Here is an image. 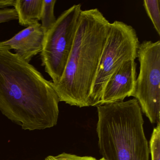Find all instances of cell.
I'll list each match as a JSON object with an SVG mask.
<instances>
[{"label": "cell", "mask_w": 160, "mask_h": 160, "mask_svg": "<svg viewBox=\"0 0 160 160\" xmlns=\"http://www.w3.org/2000/svg\"><path fill=\"white\" fill-rule=\"evenodd\" d=\"M59 99L52 82L9 48L0 46V111L25 130L57 125Z\"/></svg>", "instance_id": "obj_1"}, {"label": "cell", "mask_w": 160, "mask_h": 160, "mask_svg": "<svg viewBox=\"0 0 160 160\" xmlns=\"http://www.w3.org/2000/svg\"><path fill=\"white\" fill-rule=\"evenodd\" d=\"M110 23L98 9L82 11L65 70L53 87L60 102L89 107V96Z\"/></svg>", "instance_id": "obj_2"}, {"label": "cell", "mask_w": 160, "mask_h": 160, "mask_svg": "<svg viewBox=\"0 0 160 160\" xmlns=\"http://www.w3.org/2000/svg\"><path fill=\"white\" fill-rule=\"evenodd\" d=\"M96 132L105 160H149L141 108L136 99L97 106Z\"/></svg>", "instance_id": "obj_3"}, {"label": "cell", "mask_w": 160, "mask_h": 160, "mask_svg": "<svg viewBox=\"0 0 160 160\" xmlns=\"http://www.w3.org/2000/svg\"><path fill=\"white\" fill-rule=\"evenodd\" d=\"M139 43L136 31L121 21L110 23L105 44L89 96V107L99 105L105 86L124 62L138 58Z\"/></svg>", "instance_id": "obj_4"}, {"label": "cell", "mask_w": 160, "mask_h": 160, "mask_svg": "<svg viewBox=\"0 0 160 160\" xmlns=\"http://www.w3.org/2000/svg\"><path fill=\"white\" fill-rule=\"evenodd\" d=\"M82 11L80 4H75L64 11L45 35L41 60L53 84L60 80L64 72Z\"/></svg>", "instance_id": "obj_5"}, {"label": "cell", "mask_w": 160, "mask_h": 160, "mask_svg": "<svg viewBox=\"0 0 160 160\" xmlns=\"http://www.w3.org/2000/svg\"><path fill=\"white\" fill-rule=\"evenodd\" d=\"M137 58L139 72L133 97L151 123H157L160 118V41H143Z\"/></svg>", "instance_id": "obj_6"}, {"label": "cell", "mask_w": 160, "mask_h": 160, "mask_svg": "<svg viewBox=\"0 0 160 160\" xmlns=\"http://www.w3.org/2000/svg\"><path fill=\"white\" fill-rule=\"evenodd\" d=\"M137 66L135 60L129 61L114 72L105 86L100 105L121 102L126 97H133L137 78Z\"/></svg>", "instance_id": "obj_7"}, {"label": "cell", "mask_w": 160, "mask_h": 160, "mask_svg": "<svg viewBox=\"0 0 160 160\" xmlns=\"http://www.w3.org/2000/svg\"><path fill=\"white\" fill-rule=\"evenodd\" d=\"M45 35L41 24L37 22L22 30L11 39L0 42V46L13 49L30 63L33 57L42 52Z\"/></svg>", "instance_id": "obj_8"}, {"label": "cell", "mask_w": 160, "mask_h": 160, "mask_svg": "<svg viewBox=\"0 0 160 160\" xmlns=\"http://www.w3.org/2000/svg\"><path fill=\"white\" fill-rule=\"evenodd\" d=\"M43 0H16L15 10L17 13L18 23L23 27H29L41 19Z\"/></svg>", "instance_id": "obj_9"}, {"label": "cell", "mask_w": 160, "mask_h": 160, "mask_svg": "<svg viewBox=\"0 0 160 160\" xmlns=\"http://www.w3.org/2000/svg\"><path fill=\"white\" fill-rule=\"evenodd\" d=\"M56 2V0H43V6L41 20L42 21L41 25L45 33L52 28L57 20L54 14V9Z\"/></svg>", "instance_id": "obj_10"}, {"label": "cell", "mask_w": 160, "mask_h": 160, "mask_svg": "<svg viewBox=\"0 0 160 160\" xmlns=\"http://www.w3.org/2000/svg\"><path fill=\"white\" fill-rule=\"evenodd\" d=\"M160 0H145L143 6L154 29L160 35Z\"/></svg>", "instance_id": "obj_11"}, {"label": "cell", "mask_w": 160, "mask_h": 160, "mask_svg": "<svg viewBox=\"0 0 160 160\" xmlns=\"http://www.w3.org/2000/svg\"><path fill=\"white\" fill-rule=\"evenodd\" d=\"M160 122L153 129L149 142L151 160H160Z\"/></svg>", "instance_id": "obj_12"}, {"label": "cell", "mask_w": 160, "mask_h": 160, "mask_svg": "<svg viewBox=\"0 0 160 160\" xmlns=\"http://www.w3.org/2000/svg\"><path fill=\"white\" fill-rule=\"evenodd\" d=\"M45 160H105L103 157L101 159H97L92 156H80L71 153L63 152L57 156H48Z\"/></svg>", "instance_id": "obj_13"}, {"label": "cell", "mask_w": 160, "mask_h": 160, "mask_svg": "<svg viewBox=\"0 0 160 160\" xmlns=\"http://www.w3.org/2000/svg\"><path fill=\"white\" fill-rule=\"evenodd\" d=\"M18 19L17 13L14 8L0 10V24Z\"/></svg>", "instance_id": "obj_14"}, {"label": "cell", "mask_w": 160, "mask_h": 160, "mask_svg": "<svg viewBox=\"0 0 160 160\" xmlns=\"http://www.w3.org/2000/svg\"><path fill=\"white\" fill-rule=\"evenodd\" d=\"M16 0H0V9H7V7L14 6Z\"/></svg>", "instance_id": "obj_15"}]
</instances>
